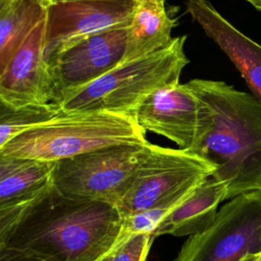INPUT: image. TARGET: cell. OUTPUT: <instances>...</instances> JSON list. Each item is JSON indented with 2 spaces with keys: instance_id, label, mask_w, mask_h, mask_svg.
Returning <instances> with one entry per match:
<instances>
[{
  "instance_id": "2",
  "label": "cell",
  "mask_w": 261,
  "mask_h": 261,
  "mask_svg": "<svg viewBox=\"0 0 261 261\" xmlns=\"http://www.w3.org/2000/svg\"><path fill=\"white\" fill-rule=\"evenodd\" d=\"M201 104L198 141L191 152L215 166L227 199L261 190V102L221 81L187 83Z\"/></svg>"
},
{
  "instance_id": "13",
  "label": "cell",
  "mask_w": 261,
  "mask_h": 261,
  "mask_svg": "<svg viewBox=\"0 0 261 261\" xmlns=\"http://www.w3.org/2000/svg\"><path fill=\"white\" fill-rule=\"evenodd\" d=\"M227 192L226 182L209 177L164 217L152 237H191L206 230L213 223L220 203L227 199Z\"/></svg>"
},
{
  "instance_id": "17",
  "label": "cell",
  "mask_w": 261,
  "mask_h": 261,
  "mask_svg": "<svg viewBox=\"0 0 261 261\" xmlns=\"http://www.w3.org/2000/svg\"><path fill=\"white\" fill-rule=\"evenodd\" d=\"M62 113L58 103L10 107L0 102V148L18 135L48 122Z\"/></svg>"
},
{
  "instance_id": "15",
  "label": "cell",
  "mask_w": 261,
  "mask_h": 261,
  "mask_svg": "<svg viewBox=\"0 0 261 261\" xmlns=\"http://www.w3.org/2000/svg\"><path fill=\"white\" fill-rule=\"evenodd\" d=\"M175 25L165 7V0H139L136 2L128 27L126 49L121 63H125L167 46L173 38Z\"/></svg>"
},
{
  "instance_id": "5",
  "label": "cell",
  "mask_w": 261,
  "mask_h": 261,
  "mask_svg": "<svg viewBox=\"0 0 261 261\" xmlns=\"http://www.w3.org/2000/svg\"><path fill=\"white\" fill-rule=\"evenodd\" d=\"M148 144L115 145L58 160L53 186L67 197L116 207L127 194Z\"/></svg>"
},
{
  "instance_id": "22",
  "label": "cell",
  "mask_w": 261,
  "mask_h": 261,
  "mask_svg": "<svg viewBox=\"0 0 261 261\" xmlns=\"http://www.w3.org/2000/svg\"><path fill=\"white\" fill-rule=\"evenodd\" d=\"M246 1L249 2L255 9L261 12V0H246Z\"/></svg>"
},
{
  "instance_id": "6",
  "label": "cell",
  "mask_w": 261,
  "mask_h": 261,
  "mask_svg": "<svg viewBox=\"0 0 261 261\" xmlns=\"http://www.w3.org/2000/svg\"><path fill=\"white\" fill-rule=\"evenodd\" d=\"M215 166L186 149L148 144L134 181L116 206L121 218L155 207L211 177Z\"/></svg>"
},
{
  "instance_id": "7",
  "label": "cell",
  "mask_w": 261,
  "mask_h": 261,
  "mask_svg": "<svg viewBox=\"0 0 261 261\" xmlns=\"http://www.w3.org/2000/svg\"><path fill=\"white\" fill-rule=\"evenodd\" d=\"M261 252V190L223 204L204 231L191 236L173 261H240Z\"/></svg>"
},
{
  "instance_id": "20",
  "label": "cell",
  "mask_w": 261,
  "mask_h": 261,
  "mask_svg": "<svg viewBox=\"0 0 261 261\" xmlns=\"http://www.w3.org/2000/svg\"><path fill=\"white\" fill-rule=\"evenodd\" d=\"M0 261H42L36 256L13 248H0Z\"/></svg>"
},
{
  "instance_id": "4",
  "label": "cell",
  "mask_w": 261,
  "mask_h": 261,
  "mask_svg": "<svg viewBox=\"0 0 261 261\" xmlns=\"http://www.w3.org/2000/svg\"><path fill=\"white\" fill-rule=\"evenodd\" d=\"M148 142L128 113H62L0 148V155L56 162L97 149Z\"/></svg>"
},
{
  "instance_id": "18",
  "label": "cell",
  "mask_w": 261,
  "mask_h": 261,
  "mask_svg": "<svg viewBox=\"0 0 261 261\" xmlns=\"http://www.w3.org/2000/svg\"><path fill=\"white\" fill-rule=\"evenodd\" d=\"M195 189L188 191L186 193H182L177 197L172 198L168 201H165L150 209L137 212L126 217H123L120 232L118 234V238L114 246L121 244L122 242L127 240L129 237L137 233L147 232V233L153 234V232L155 231L157 226L160 224V222L164 219V217H166L172 210H174L178 205H180L192 194V192Z\"/></svg>"
},
{
  "instance_id": "12",
  "label": "cell",
  "mask_w": 261,
  "mask_h": 261,
  "mask_svg": "<svg viewBox=\"0 0 261 261\" xmlns=\"http://www.w3.org/2000/svg\"><path fill=\"white\" fill-rule=\"evenodd\" d=\"M187 11L231 60L261 102V45L240 32L207 0H188Z\"/></svg>"
},
{
  "instance_id": "1",
  "label": "cell",
  "mask_w": 261,
  "mask_h": 261,
  "mask_svg": "<svg viewBox=\"0 0 261 261\" xmlns=\"http://www.w3.org/2000/svg\"><path fill=\"white\" fill-rule=\"evenodd\" d=\"M121 223L116 207L67 197L52 185L23 207L0 209V248L42 261H98L111 252Z\"/></svg>"
},
{
  "instance_id": "24",
  "label": "cell",
  "mask_w": 261,
  "mask_h": 261,
  "mask_svg": "<svg viewBox=\"0 0 261 261\" xmlns=\"http://www.w3.org/2000/svg\"><path fill=\"white\" fill-rule=\"evenodd\" d=\"M98 261H111V255H110V253L107 254V255H105L103 258H101V259L98 260Z\"/></svg>"
},
{
  "instance_id": "10",
  "label": "cell",
  "mask_w": 261,
  "mask_h": 261,
  "mask_svg": "<svg viewBox=\"0 0 261 261\" xmlns=\"http://www.w3.org/2000/svg\"><path fill=\"white\" fill-rule=\"evenodd\" d=\"M129 114L145 132L163 136L180 149L192 151L198 141L201 104L187 84L152 93Z\"/></svg>"
},
{
  "instance_id": "9",
  "label": "cell",
  "mask_w": 261,
  "mask_h": 261,
  "mask_svg": "<svg viewBox=\"0 0 261 261\" xmlns=\"http://www.w3.org/2000/svg\"><path fill=\"white\" fill-rule=\"evenodd\" d=\"M127 32L128 28L108 30L61 52L48 66L55 103L120 65L126 49Z\"/></svg>"
},
{
  "instance_id": "14",
  "label": "cell",
  "mask_w": 261,
  "mask_h": 261,
  "mask_svg": "<svg viewBox=\"0 0 261 261\" xmlns=\"http://www.w3.org/2000/svg\"><path fill=\"white\" fill-rule=\"evenodd\" d=\"M55 162L0 155V209L20 208L53 185Z\"/></svg>"
},
{
  "instance_id": "19",
  "label": "cell",
  "mask_w": 261,
  "mask_h": 261,
  "mask_svg": "<svg viewBox=\"0 0 261 261\" xmlns=\"http://www.w3.org/2000/svg\"><path fill=\"white\" fill-rule=\"evenodd\" d=\"M153 241L151 233L134 234L112 248L111 261H146Z\"/></svg>"
},
{
  "instance_id": "23",
  "label": "cell",
  "mask_w": 261,
  "mask_h": 261,
  "mask_svg": "<svg viewBox=\"0 0 261 261\" xmlns=\"http://www.w3.org/2000/svg\"><path fill=\"white\" fill-rule=\"evenodd\" d=\"M40 1H41L46 7H48V6H50L51 4H53L55 0H40Z\"/></svg>"
},
{
  "instance_id": "3",
  "label": "cell",
  "mask_w": 261,
  "mask_h": 261,
  "mask_svg": "<svg viewBox=\"0 0 261 261\" xmlns=\"http://www.w3.org/2000/svg\"><path fill=\"white\" fill-rule=\"evenodd\" d=\"M187 36L173 38L162 49L121 63L92 84L65 96L58 104L66 114L89 112L130 113L147 96L179 84L189 63Z\"/></svg>"
},
{
  "instance_id": "21",
  "label": "cell",
  "mask_w": 261,
  "mask_h": 261,
  "mask_svg": "<svg viewBox=\"0 0 261 261\" xmlns=\"http://www.w3.org/2000/svg\"><path fill=\"white\" fill-rule=\"evenodd\" d=\"M240 261H261V252L247 254Z\"/></svg>"
},
{
  "instance_id": "16",
  "label": "cell",
  "mask_w": 261,
  "mask_h": 261,
  "mask_svg": "<svg viewBox=\"0 0 261 261\" xmlns=\"http://www.w3.org/2000/svg\"><path fill=\"white\" fill-rule=\"evenodd\" d=\"M46 17L40 0H0V70Z\"/></svg>"
},
{
  "instance_id": "11",
  "label": "cell",
  "mask_w": 261,
  "mask_h": 261,
  "mask_svg": "<svg viewBox=\"0 0 261 261\" xmlns=\"http://www.w3.org/2000/svg\"><path fill=\"white\" fill-rule=\"evenodd\" d=\"M46 19L0 70V102L10 107L55 102V91L44 57Z\"/></svg>"
},
{
  "instance_id": "8",
  "label": "cell",
  "mask_w": 261,
  "mask_h": 261,
  "mask_svg": "<svg viewBox=\"0 0 261 261\" xmlns=\"http://www.w3.org/2000/svg\"><path fill=\"white\" fill-rule=\"evenodd\" d=\"M135 0H69L47 7L44 57L49 66L65 49L108 30L128 28Z\"/></svg>"
},
{
  "instance_id": "25",
  "label": "cell",
  "mask_w": 261,
  "mask_h": 261,
  "mask_svg": "<svg viewBox=\"0 0 261 261\" xmlns=\"http://www.w3.org/2000/svg\"><path fill=\"white\" fill-rule=\"evenodd\" d=\"M58 1H69V0H55L54 3H55V2H58Z\"/></svg>"
},
{
  "instance_id": "26",
  "label": "cell",
  "mask_w": 261,
  "mask_h": 261,
  "mask_svg": "<svg viewBox=\"0 0 261 261\" xmlns=\"http://www.w3.org/2000/svg\"><path fill=\"white\" fill-rule=\"evenodd\" d=\"M135 1H136V2H137V1H139V0H135Z\"/></svg>"
}]
</instances>
